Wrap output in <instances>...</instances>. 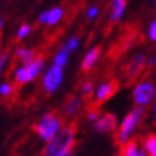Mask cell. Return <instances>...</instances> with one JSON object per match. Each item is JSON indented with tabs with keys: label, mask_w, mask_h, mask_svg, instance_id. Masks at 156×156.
I'll return each instance as SVG.
<instances>
[{
	"label": "cell",
	"mask_w": 156,
	"mask_h": 156,
	"mask_svg": "<svg viewBox=\"0 0 156 156\" xmlns=\"http://www.w3.org/2000/svg\"><path fill=\"white\" fill-rule=\"evenodd\" d=\"M143 115H145V108H142V106H135V108L122 119V122L119 123L118 130H116V142H118L120 146H123V145H126L128 142L132 140L133 133L136 132L137 126L142 122Z\"/></svg>",
	"instance_id": "obj_1"
},
{
	"label": "cell",
	"mask_w": 156,
	"mask_h": 156,
	"mask_svg": "<svg viewBox=\"0 0 156 156\" xmlns=\"http://www.w3.org/2000/svg\"><path fill=\"white\" fill-rule=\"evenodd\" d=\"M75 142H76V130L73 126L67 125L63 126L60 132L57 133L56 136L53 137L50 142L46 143V146L43 149V156H56L62 152L67 151L75 147Z\"/></svg>",
	"instance_id": "obj_2"
},
{
	"label": "cell",
	"mask_w": 156,
	"mask_h": 156,
	"mask_svg": "<svg viewBox=\"0 0 156 156\" xmlns=\"http://www.w3.org/2000/svg\"><path fill=\"white\" fill-rule=\"evenodd\" d=\"M62 129H63L62 119L55 112H48V113L42 115L40 119L34 125V132L37 133V136L46 143L50 142Z\"/></svg>",
	"instance_id": "obj_3"
},
{
	"label": "cell",
	"mask_w": 156,
	"mask_h": 156,
	"mask_svg": "<svg viewBox=\"0 0 156 156\" xmlns=\"http://www.w3.org/2000/svg\"><path fill=\"white\" fill-rule=\"evenodd\" d=\"M44 67H46V60L43 56H37L34 60L29 62V63H22L14 69V82L20 86L27 85L42 75L44 72Z\"/></svg>",
	"instance_id": "obj_4"
},
{
	"label": "cell",
	"mask_w": 156,
	"mask_h": 156,
	"mask_svg": "<svg viewBox=\"0 0 156 156\" xmlns=\"http://www.w3.org/2000/svg\"><path fill=\"white\" fill-rule=\"evenodd\" d=\"M63 77H65V69L52 63V66L48 67L46 70L43 72V76H42L43 90L46 93H49V95L56 93L59 90V87H60V85L63 83Z\"/></svg>",
	"instance_id": "obj_5"
},
{
	"label": "cell",
	"mask_w": 156,
	"mask_h": 156,
	"mask_svg": "<svg viewBox=\"0 0 156 156\" xmlns=\"http://www.w3.org/2000/svg\"><path fill=\"white\" fill-rule=\"evenodd\" d=\"M133 102L136 106H147L151 105L156 98V86L151 80H140L139 83L135 85L132 92Z\"/></svg>",
	"instance_id": "obj_6"
},
{
	"label": "cell",
	"mask_w": 156,
	"mask_h": 156,
	"mask_svg": "<svg viewBox=\"0 0 156 156\" xmlns=\"http://www.w3.org/2000/svg\"><path fill=\"white\" fill-rule=\"evenodd\" d=\"M118 90V80H106L102 82L96 86L95 93H93V100L95 105H102L108 99H110L112 96L116 93Z\"/></svg>",
	"instance_id": "obj_7"
},
{
	"label": "cell",
	"mask_w": 156,
	"mask_h": 156,
	"mask_svg": "<svg viewBox=\"0 0 156 156\" xmlns=\"http://www.w3.org/2000/svg\"><path fill=\"white\" fill-rule=\"evenodd\" d=\"M118 118L113 113H102L93 123V129L98 133H112L118 130Z\"/></svg>",
	"instance_id": "obj_8"
},
{
	"label": "cell",
	"mask_w": 156,
	"mask_h": 156,
	"mask_svg": "<svg viewBox=\"0 0 156 156\" xmlns=\"http://www.w3.org/2000/svg\"><path fill=\"white\" fill-rule=\"evenodd\" d=\"M65 16V9L62 6H56L52 7L49 10H43L42 13L39 14V23L40 24H46V26H55L63 19Z\"/></svg>",
	"instance_id": "obj_9"
},
{
	"label": "cell",
	"mask_w": 156,
	"mask_h": 156,
	"mask_svg": "<svg viewBox=\"0 0 156 156\" xmlns=\"http://www.w3.org/2000/svg\"><path fill=\"white\" fill-rule=\"evenodd\" d=\"M100 52H102V49L99 46H93V48H90L87 52L85 53V56L82 59V65H80V69L83 72H90L95 65L99 62V57H100Z\"/></svg>",
	"instance_id": "obj_10"
},
{
	"label": "cell",
	"mask_w": 156,
	"mask_h": 156,
	"mask_svg": "<svg viewBox=\"0 0 156 156\" xmlns=\"http://www.w3.org/2000/svg\"><path fill=\"white\" fill-rule=\"evenodd\" d=\"M146 60H147V57H146V55H143V53H139L136 56H133L130 63H129V66H128V72H126V73H128V77L133 79V77H136V76L140 75V72L146 67Z\"/></svg>",
	"instance_id": "obj_11"
},
{
	"label": "cell",
	"mask_w": 156,
	"mask_h": 156,
	"mask_svg": "<svg viewBox=\"0 0 156 156\" xmlns=\"http://www.w3.org/2000/svg\"><path fill=\"white\" fill-rule=\"evenodd\" d=\"M128 0H112L110 3V14H109V20L112 23H116L123 17L125 10H126Z\"/></svg>",
	"instance_id": "obj_12"
},
{
	"label": "cell",
	"mask_w": 156,
	"mask_h": 156,
	"mask_svg": "<svg viewBox=\"0 0 156 156\" xmlns=\"http://www.w3.org/2000/svg\"><path fill=\"white\" fill-rule=\"evenodd\" d=\"M83 108V99L80 96H70L63 105V113L66 116H75Z\"/></svg>",
	"instance_id": "obj_13"
},
{
	"label": "cell",
	"mask_w": 156,
	"mask_h": 156,
	"mask_svg": "<svg viewBox=\"0 0 156 156\" xmlns=\"http://www.w3.org/2000/svg\"><path fill=\"white\" fill-rule=\"evenodd\" d=\"M14 56L16 59L20 62V63H29V62H32L36 59V53H34L33 49L30 48H24V46H20L14 50Z\"/></svg>",
	"instance_id": "obj_14"
},
{
	"label": "cell",
	"mask_w": 156,
	"mask_h": 156,
	"mask_svg": "<svg viewBox=\"0 0 156 156\" xmlns=\"http://www.w3.org/2000/svg\"><path fill=\"white\" fill-rule=\"evenodd\" d=\"M142 146L147 156H156V133H149L143 137Z\"/></svg>",
	"instance_id": "obj_15"
},
{
	"label": "cell",
	"mask_w": 156,
	"mask_h": 156,
	"mask_svg": "<svg viewBox=\"0 0 156 156\" xmlns=\"http://www.w3.org/2000/svg\"><path fill=\"white\" fill-rule=\"evenodd\" d=\"M69 55L70 52L67 50L65 46H62V48L57 49V52L55 53V56H53V65H56V66H60V67H66L67 62H69Z\"/></svg>",
	"instance_id": "obj_16"
},
{
	"label": "cell",
	"mask_w": 156,
	"mask_h": 156,
	"mask_svg": "<svg viewBox=\"0 0 156 156\" xmlns=\"http://www.w3.org/2000/svg\"><path fill=\"white\" fill-rule=\"evenodd\" d=\"M140 147H139V143L136 140H130L126 145L122 146V151H120V155L119 156H139L140 153Z\"/></svg>",
	"instance_id": "obj_17"
},
{
	"label": "cell",
	"mask_w": 156,
	"mask_h": 156,
	"mask_svg": "<svg viewBox=\"0 0 156 156\" xmlns=\"http://www.w3.org/2000/svg\"><path fill=\"white\" fill-rule=\"evenodd\" d=\"M80 36H77V34H73V36H70V37L67 39L66 42L63 43V46L69 50V52H76L77 49H79V46H80Z\"/></svg>",
	"instance_id": "obj_18"
},
{
	"label": "cell",
	"mask_w": 156,
	"mask_h": 156,
	"mask_svg": "<svg viewBox=\"0 0 156 156\" xmlns=\"http://www.w3.org/2000/svg\"><path fill=\"white\" fill-rule=\"evenodd\" d=\"M14 86L10 83V82H3L2 85H0V95L2 98H9L14 93Z\"/></svg>",
	"instance_id": "obj_19"
},
{
	"label": "cell",
	"mask_w": 156,
	"mask_h": 156,
	"mask_svg": "<svg viewBox=\"0 0 156 156\" xmlns=\"http://www.w3.org/2000/svg\"><path fill=\"white\" fill-rule=\"evenodd\" d=\"M30 32H32V26L27 23L22 24L19 29H17V32H16V37H17V40H23V39H26L30 34Z\"/></svg>",
	"instance_id": "obj_20"
},
{
	"label": "cell",
	"mask_w": 156,
	"mask_h": 156,
	"mask_svg": "<svg viewBox=\"0 0 156 156\" xmlns=\"http://www.w3.org/2000/svg\"><path fill=\"white\" fill-rule=\"evenodd\" d=\"M95 83L92 80H86L83 85H82L80 87V92H82V95L86 96V98H89V96H92L93 93H95Z\"/></svg>",
	"instance_id": "obj_21"
},
{
	"label": "cell",
	"mask_w": 156,
	"mask_h": 156,
	"mask_svg": "<svg viewBox=\"0 0 156 156\" xmlns=\"http://www.w3.org/2000/svg\"><path fill=\"white\" fill-rule=\"evenodd\" d=\"M100 112H99V109H96V108H92L87 110V113H86V120L87 122H92V123H95L98 119H99L100 116Z\"/></svg>",
	"instance_id": "obj_22"
},
{
	"label": "cell",
	"mask_w": 156,
	"mask_h": 156,
	"mask_svg": "<svg viewBox=\"0 0 156 156\" xmlns=\"http://www.w3.org/2000/svg\"><path fill=\"white\" fill-rule=\"evenodd\" d=\"M99 12H100V9L98 6H90L89 9L86 10V17H87V20L96 19V17L99 16Z\"/></svg>",
	"instance_id": "obj_23"
},
{
	"label": "cell",
	"mask_w": 156,
	"mask_h": 156,
	"mask_svg": "<svg viewBox=\"0 0 156 156\" xmlns=\"http://www.w3.org/2000/svg\"><path fill=\"white\" fill-rule=\"evenodd\" d=\"M147 36L152 42H156V19L149 24V29H147Z\"/></svg>",
	"instance_id": "obj_24"
},
{
	"label": "cell",
	"mask_w": 156,
	"mask_h": 156,
	"mask_svg": "<svg viewBox=\"0 0 156 156\" xmlns=\"http://www.w3.org/2000/svg\"><path fill=\"white\" fill-rule=\"evenodd\" d=\"M7 57H9V55L7 53H2V57H0V69L3 70L6 66V62H7Z\"/></svg>",
	"instance_id": "obj_25"
},
{
	"label": "cell",
	"mask_w": 156,
	"mask_h": 156,
	"mask_svg": "<svg viewBox=\"0 0 156 156\" xmlns=\"http://www.w3.org/2000/svg\"><path fill=\"white\" fill-rule=\"evenodd\" d=\"M75 155V147H72V149H67V151L62 152V153H59V155L56 156H73Z\"/></svg>",
	"instance_id": "obj_26"
},
{
	"label": "cell",
	"mask_w": 156,
	"mask_h": 156,
	"mask_svg": "<svg viewBox=\"0 0 156 156\" xmlns=\"http://www.w3.org/2000/svg\"><path fill=\"white\" fill-rule=\"evenodd\" d=\"M156 65V57H147V60H146V67H152V66H155Z\"/></svg>",
	"instance_id": "obj_27"
},
{
	"label": "cell",
	"mask_w": 156,
	"mask_h": 156,
	"mask_svg": "<svg viewBox=\"0 0 156 156\" xmlns=\"http://www.w3.org/2000/svg\"><path fill=\"white\" fill-rule=\"evenodd\" d=\"M139 156H147V155H146V152L142 149V151H140V153H139Z\"/></svg>",
	"instance_id": "obj_28"
},
{
	"label": "cell",
	"mask_w": 156,
	"mask_h": 156,
	"mask_svg": "<svg viewBox=\"0 0 156 156\" xmlns=\"http://www.w3.org/2000/svg\"><path fill=\"white\" fill-rule=\"evenodd\" d=\"M153 120H155V123H156V112H155V118H153Z\"/></svg>",
	"instance_id": "obj_29"
},
{
	"label": "cell",
	"mask_w": 156,
	"mask_h": 156,
	"mask_svg": "<svg viewBox=\"0 0 156 156\" xmlns=\"http://www.w3.org/2000/svg\"><path fill=\"white\" fill-rule=\"evenodd\" d=\"M153 109H155V112H156V103H155V106H153Z\"/></svg>",
	"instance_id": "obj_30"
},
{
	"label": "cell",
	"mask_w": 156,
	"mask_h": 156,
	"mask_svg": "<svg viewBox=\"0 0 156 156\" xmlns=\"http://www.w3.org/2000/svg\"><path fill=\"white\" fill-rule=\"evenodd\" d=\"M155 19H156V17H155Z\"/></svg>",
	"instance_id": "obj_31"
}]
</instances>
